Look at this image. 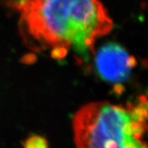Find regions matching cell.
Wrapping results in <instances>:
<instances>
[{
    "label": "cell",
    "instance_id": "6da1fadb",
    "mask_svg": "<svg viewBox=\"0 0 148 148\" xmlns=\"http://www.w3.org/2000/svg\"><path fill=\"white\" fill-rule=\"evenodd\" d=\"M17 12L19 28L32 50L62 59L95 52V43L113 29L100 0H6Z\"/></svg>",
    "mask_w": 148,
    "mask_h": 148
},
{
    "label": "cell",
    "instance_id": "7a4b0ae2",
    "mask_svg": "<svg viewBox=\"0 0 148 148\" xmlns=\"http://www.w3.org/2000/svg\"><path fill=\"white\" fill-rule=\"evenodd\" d=\"M76 148H148V99L86 104L73 119Z\"/></svg>",
    "mask_w": 148,
    "mask_h": 148
},
{
    "label": "cell",
    "instance_id": "3957f363",
    "mask_svg": "<svg viewBox=\"0 0 148 148\" xmlns=\"http://www.w3.org/2000/svg\"><path fill=\"white\" fill-rule=\"evenodd\" d=\"M94 54V64L98 76L111 84L125 82L137 64L134 57L116 43L102 45Z\"/></svg>",
    "mask_w": 148,
    "mask_h": 148
},
{
    "label": "cell",
    "instance_id": "277c9868",
    "mask_svg": "<svg viewBox=\"0 0 148 148\" xmlns=\"http://www.w3.org/2000/svg\"><path fill=\"white\" fill-rule=\"evenodd\" d=\"M23 148H49L47 141L40 136H32L23 144Z\"/></svg>",
    "mask_w": 148,
    "mask_h": 148
}]
</instances>
